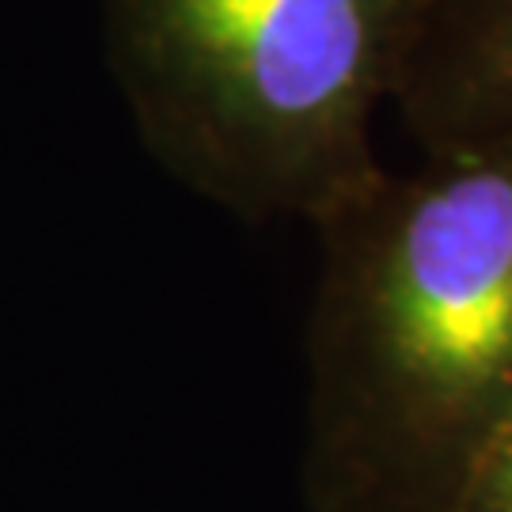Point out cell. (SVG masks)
Masks as SVG:
<instances>
[{
  "label": "cell",
  "instance_id": "cell-3",
  "mask_svg": "<svg viewBox=\"0 0 512 512\" xmlns=\"http://www.w3.org/2000/svg\"><path fill=\"white\" fill-rule=\"evenodd\" d=\"M391 95L444 156L512 141V0H406Z\"/></svg>",
  "mask_w": 512,
  "mask_h": 512
},
{
  "label": "cell",
  "instance_id": "cell-1",
  "mask_svg": "<svg viewBox=\"0 0 512 512\" xmlns=\"http://www.w3.org/2000/svg\"><path fill=\"white\" fill-rule=\"evenodd\" d=\"M406 0H110L114 65L148 148L243 217L338 220L380 186Z\"/></svg>",
  "mask_w": 512,
  "mask_h": 512
},
{
  "label": "cell",
  "instance_id": "cell-4",
  "mask_svg": "<svg viewBox=\"0 0 512 512\" xmlns=\"http://www.w3.org/2000/svg\"><path fill=\"white\" fill-rule=\"evenodd\" d=\"M494 490L501 509L512 512V421L494 444Z\"/></svg>",
  "mask_w": 512,
  "mask_h": 512
},
{
  "label": "cell",
  "instance_id": "cell-2",
  "mask_svg": "<svg viewBox=\"0 0 512 512\" xmlns=\"http://www.w3.org/2000/svg\"><path fill=\"white\" fill-rule=\"evenodd\" d=\"M448 160L338 217L357 232L327 285L330 433L387 478L456 471L512 421V141Z\"/></svg>",
  "mask_w": 512,
  "mask_h": 512
}]
</instances>
